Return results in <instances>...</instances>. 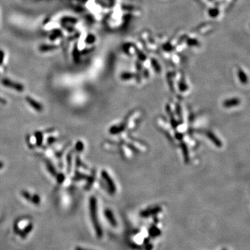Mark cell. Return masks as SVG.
Listing matches in <instances>:
<instances>
[{
    "label": "cell",
    "instance_id": "1",
    "mask_svg": "<svg viewBox=\"0 0 250 250\" xmlns=\"http://www.w3.org/2000/svg\"><path fill=\"white\" fill-rule=\"evenodd\" d=\"M90 210H91V216L92 220H93V224L95 226L96 232L99 237H101L102 231L101 226H99V222H98L97 218V201L95 197H92L90 199Z\"/></svg>",
    "mask_w": 250,
    "mask_h": 250
},
{
    "label": "cell",
    "instance_id": "2",
    "mask_svg": "<svg viewBox=\"0 0 250 250\" xmlns=\"http://www.w3.org/2000/svg\"><path fill=\"white\" fill-rule=\"evenodd\" d=\"M101 174H102V176H103V178L105 179V181L107 182L110 192L112 193H115V186L113 181H112L111 178L109 176V175H108L107 172H106V171H103Z\"/></svg>",
    "mask_w": 250,
    "mask_h": 250
},
{
    "label": "cell",
    "instance_id": "3",
    "mask_svg": "<svg viewBox=\"0 0 250 250\" xmlns=\"http://www.w3.org/2000/svg\"><path fill=\"white\" fill-rule=\"evenodd\" d=\"M3 84L7 87L15 88V90H18V91L23 90V86L22 85L12 82V81L8 80V79H5V80L3 81Z\"/></svg>",
    "mask_w": 250,
    "mask_h": 250
},
{
    "label": "cell",
    "instance_id": "4",
    "mask_svg": "<svg viewBox=\"0 0 250 250\" xmlns=\"http://www.w3.org/2000/svg\"><path fill=\"white\" fill-rule=\"evenodd\" d=\"M240 102V99H238V98H232V99H227L225 101H224L223 105L226 108H231L233 107V106H236L238 105Z\"/></svg>",
    "mask_w": 250,
    "mask_h": 250
},
{
    "label": "cell",
    "instance_id": "5",
    "mask_svg": "<svg viewBox=\"0 0 250 250\" xmlns=\"http://www.w3.org/2000/svg\"><path fill=\"white\" fill-rule=\"evenodd\" d=\"M26 101L29 102V104H30V105L32 106L34 109H35L36 110H39V111L43 109V106H42L41 104L38 103V102L35 101L34 99H31V98L30 97H26Z\"/></svg>",
    "mask_w": 250,
    "mask_h": 250
},
{
    "label": "cell",
    "instance_id": "6",
    "mask_svg": "<svg viewBox=\"0 0 250 250\" xmlns=\"http://www.w3.org/2000/svg\"><path fill=\"white\" fill-rule=\"evenodd\" d=\"M207 135H208V138H209L210 140H211L212 143H213L215 145L217 146V147H220L221 146H222V143H221L220 140H219L212 132H208Z\"/></svg>",
    "mask_w": 250,
    "mask_h": 250
},
{
    "label": "cell",
    "instance_id": "7",
    "mask_svg": "<svg viewBox=\"0 0 250 250\" xmlns=\"http://www.w3.org/2000/svg\"><path fill=\"white\" fill-rule=\"evenodd\" d=\"M105 215H106V217H107V219L108 220V221H109V222L110 223V224H111L112 226H115L116 222L114 218L113 215H112V212L109 210H106L105 212Z\"/></svg>",
    "mask_w": 250,
    "mask_h": 250
},
{
    "label": "cell",
    "instance_id": "8",
    "mask_svg": "<svg viewBox=\"0 0 250 250\" xmlns=\"http://www.w3.org/2000/svg\"><path fill=\"white\" fill-rule=\"evenodd\" d=\"M160 208H153V209H151V210H146V211H144L141 213V215L143 216H148L150 214H152V213H156V212H158V210H160Z\"/></svg>",
    "mask_w": 250,
    "mask_h": 250
},
{
    "label": "cell",
    "instance_id": "9",
    "mask_svg": "<svg viewBox=\"0 0 250 250\" xmlns=\"http://www.w3.org/2000/svg\"><path fill=\"white\" fill-rule=\"evenodd\" d=\"M238 75L240 77V79L243 83H247V77L246 76V74L244 73L243 71H239L238 72Z\"/></svg>",
    "mask_w": 250,
    "mask_h": 250
},
{
    "label": "cell",
    "instance_id": "10",
    "mask_svg": "<svg viewBox=\"0 0 250 250\" xmlns=\"http://www.w3.org/2000/svg\"><path fill=\"white\" fill-rule=\"evenodd\" d=\"M123 130H124V126H123L122 125H121L120 126L112 127V128L110 129V132H112V133H119L120 131H123Z\"/></svg>",
    "mask_w": 250,
    "mask_h": 250
},
{
    "label": "cell",
    "instance_id": "11",
    "mask_svg": "<svg viewBox=\"0 0 250 250\" xmlns=\"http://www.w3.org/2000/svg\"><path fill=\"white\" fill-rule=\"evenodd\" d=\"M76 250H86V249H81V248H76Z\"/></svg>",
    "mask_w": 250,
    "mask_h": 250
},
{
    "label": "cell",
    "instance_id": "12",
    "mask_svg": "<svg viewBox=\"0 0 250 250\" xmlns=\"http://www.w3.org/2000/svg\"><path fill=\"white\" fill-rule=\"evenodd\" d=\"M1 166H2V165H1V163H0V168H1Z\"/></svg>",
    "mask_w": 250,
    "mask_h": 250
},
{
    "label": "cell",
    "instance_id": "13",
    "mask_svg": "<svg viewBox=\"0 0 250 250\" xmlns=\"http://www.w3.org/2000/svg\"><path fill=\"white\" fill-rule=\"evenodd\" d=\"M223 250H226V249H223Z\"/></svg>",
    "mask_w": 250,
    "mask_h": 250
}]
</instances>
